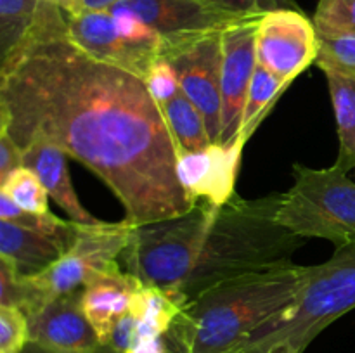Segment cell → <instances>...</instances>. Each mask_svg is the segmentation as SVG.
<instances>
[{"label":"cell","instance_id":"d6986e66","mask_svg":"<svg viewBox=\"0 0 355 353\" xmlns=\"http://www.w3.org/2000/svg\"><path fill=\"white\" fill-rule=\"evenodd\" d=\"M326 78L340 138V152L335 165L349 172L355 166V80L336 73H326Z\"/></svg>","mask_w":355,"mask_h":353},{"label":"cell","instance_id":"f1b7e54d","mask_svg":"<svg viewBox=\"0 0 355 353\" xmlns=\"http://www.w3.org/2000/svg\"><path fill=\"white\" fill-rule=\"evenodd\" d=\"M21 166H24V151L7 135V132L0 130V182Z\"/></svg>","mask_w":355,"mask_h":353},{"label":"cell","instance_id":"8992f818","mask_svg":"<svg viewBox=\"0 0 355 353\" xmlns=\"http://www.w3.org/2000/svg\"><path fill=\"white\" fill-rule=\"evenodd\" d=\"M293 176V187L281 194L277 224L305 239H328L336 248L355 242V182L345 170L297 163Z\"/></svg>","mask_w":355,"mask_h":353},{"label":"cell","instance_id":"4dcf8cb0","mask_svg":"<svg viewBox=\"0 0 355 353\" xmlns=\"http://www.w3.org/2000/svg\"><path fill=\"white\" fill-rule=\"evenodd\" d=\"M127 353H168L163 338L158 339H146V341L137 343L132 350H128Z\"/></svg>","mask_w":355,"mask_h":353},{"label":"cell","instance_id":"9c48e42d","mask_svg":"<svg viewBox=\"0 0 355 353\" xmlns=\"http://www.w3.org/2000/svg\"><path fill=\"white\" fill-rule=\"evenodd\" d=\"M222 33L200 38L166 57L182 93L203 114L211 144H218L222 134Z\"/></svg>","mask_w":355,"mask_h":353},{"label":"cell","instance_id":"30bf717a","mask_svg":"<svg viewBox=\"0 0 355 353\" xmlns=\"http://www.w3.org/2000/svg\"><path fill=\"white\" fill-rule=\"evenodd\" d=\"M262 16L245 17L222 33V134L218 144H229L241 132L248 90L259 66L257 26Z\"/></svg>","mask_w":355,"mask_h":353},{"label":"cell","instance_id":"2e32d148","mask_svg":"<svg viewBox=\"0 0 355 353\" xmlns=\"http://www.w3.org/2000/svg\"><path fill=\"white\" fill-rule=\"evenodd\" d=\"M64 151L51 144H33L24 151V166L30 168L35 175L44 183L49 197L55 201V204L64 210L69 220L82 225H99L103 220L94 217L92 213L85 210L80 203L78 196L75 192V187L69 176L68 163H66Z\"/></svg>","mask_w":355,"mask_h":353},{"label":"cell","instance_id":"7a4b0ae2","mask_svg":"<svg viewBox=\"0 0 355 353\" xmlns=\"http://www.w3.org/2000/svg\"><path fill=\"white\" fill-rule=\"evenodd\" d=\"M281 194L225 204L198 201L179 217L132 228L127 272L186 307L227 280L290 265L307 239L277 224Z\"/></svg>","mask_w":355,"mask_h":353},{"label":"cell","instance_id":"83f0119b","mask_svg":"<svg viewBox=\"0 0 355 353\" xmlns=\"http://www.w3.org/2000/svg\"><path fill=\"white\" fill-rule=\"evenodd\" d=\"M239 16H262L269 10L300 9L295 0H211Z\"/></svg>","mask_w":355,"mask_h":353},{"label":"cell","instance_id":"ac0fdd59","mask_svg":"<svg viewBox=\"0 0 355 353\" xmlns=\"http://www.w3.org/2000/svg\"><path fill=\"white\" fill-rule=\"evenodd\" d=\"M180 310L182 307L177 305L168 294L158 287L144 284L134 294L130 307V311L137 318V343L163 338Z\"/></svg>","mask_w":355,"mask_h":353},{"label":"cell","instance_id":"5bb4252c","mask_svg":"<svg viewBox=\"0 0 355 353\" xmlns=\"http://www.w3.org/2000/svg\"><path fill=\"white\" fill-rule=\"evenodd\" d=\"M68 31L58 0H0V62L45 37Z\"/></svg>","mask_w":355,"mask_h":353},{"label":"cell","instance_id":"9a60e30c","mask_svg":"<svg viewBox=\"0 0 355 353\" xmlns=\"http://www.w3.org/2000/svg\"><path fill=\"white\" fill-rule=\"evenodd\" d=\"M144 284L132 273L123 272L113 263L110 269L94 275L83 287L82 308L92 324L99 345L110 339L114 325L127 311H130L132 300Z\"/></svg>","mask_w":355,"mask_h":353},{"label":"cell","instance_id":"ffe728a7","mask_svg":"<svg viewBox=\"0 0 355 353\" xmlns=\"http://www.w3.org/2000/svg\"><path fill=\"white\" fill-rule=\"evenodd\" d=\"M162 111L179 147V156L203 151L211 144L203 114L182 92L163 104Z\"/></svg>","mask_w":355,"mask_h":353},{"label":"cell","instance_id":"d4e9b609","mask_svg":"<svg viewBox=\"0 0 355 353\" xmlns=\"http://www.w3.org/2000/svg\"><path fill=\"white\" fill-rule=\"evenodd\" d=\"M315 64L324 73L355 80V37H319Z\"/></svg>","mask_w":355,"mask_h":353},{"label":"cell","instance_id":"4fadbf2b","mask_svg":"<svg viewBox=\"0 0 355 353\" xmlns=\"http://www.w3.org/2000/svg\"><path fill=\"white\" fill-rule=\"evenodd\" d=\"M69 38L96 61L141 76L148 75L156 55L135 48L118 33L111 10L66 14Z\"/></svg>","mask_w":355,"mask_h":353},{"label":"cell","instance_id":"7402d4cb","mask_svg":"<svg viewBox=\"0 0 355 353\" xmlns=\"http://www.w3.org/2000/svg\"><path fill=\"white\" fill-rule=\"evenodd\" d=\"M288 87L281 83L269 69L263 66H257L255 75H253L252 85L248 90V99H246L245 114H243V125L239 135L250 141L259 125L262 123L263 118L270 113L274 104L281 97V93Z\"/></svg>","mask_w":355,"mask_h":353},{"label":"cell","instance_id":"5b68a950","mask_svg":"<svg viewBox=\"0 0 355 353\" xmlns=\"http://www.w3.org/2000/svg\"><path fill=\"white\" fill-rule=\"evenodd\" d=\"M134 225L123 218L118 224L82 225L71 248L37 275L6 273L0 282V305L16 307L33 317L45 305L71 291L82 289L103 270L116 263L125 251Z\"/></svg>","mask_w":355,"mask_h":353},{"label":"cell","instance_id":"8fae6325","mask_svg":"<svg viewBox=\"0 0 355 353\" xmlns=\"http://www.w3.org/2000/svg\"><path fill=\"white\" fill-rule=\"evenodd\" d=\"M246 142L239 135L229 144H210L203 151L179 156L177 176L191 199L220 206L236 196V180Z\"/></svg>","mask_w":355,"mask_h":353},{"label":"cell","instance_id":"e0dca14e","mask_svg":"<svg viewBox=\"0 0 355 353\" xmlns=\"http://www.w3.org/2000/svg\"><path fill=\"white\" fill-rule=\"evenodd\" d=\"M62 255L64 249L52 239L0 220V260L9 263L19 275H37Z\"/></svg>","mask_w":355,"mask_h":353},{"label":"cell","instance_id":"484cf974","mask_svg":"<svg viewBox=\"0 0 355 353\" xmlns=\"http://www.w3.org/2000/svg\"><path fill=\"white\" fill-rule=\"evenodd\" d=\"M30 343V322L16 307L0 305V353H21Z\"/></svg>","mask_w":355,"mask_h":353},{"label":"cell","instance_id":"ba28073f","mask_svg":"<svg viewBox=\"0 0 355 353\" xmlns=\"http://www.w3.org/2000/svg\"><path fill=\"white\" fill-rule=\"evenodd\" d=\"M318 54V30L300 9L269 10L259 19L257 61L286 87L314 64Z\"/></svg>","mask_w":355,"mask_h":353},{"label":"cell","instance_id":"f546056e","mask_svg":"<svg viewBox=\"0 0 355 353\" xmlns=\"http://www.w3.org/2000/svg\"><path fill=\"white\" fill-rule=\"evenodd\" d=\"M121 0H75L71 7L66 10V14H80V12H94V10H110Z\"/></svg>","mask_w":355,"mask_h":353},{"label":"cell","instance_id":"4316f807","mask_svg":"<svg viewBox=\"0 0 355 353\" xmlns=\"http://www.w3.org/2000/svg\"><path fill=\"white\" fill-rule=\"evenodd\" d=\"M144 82L149 93L155 97V100L159 106L166 104L168 100H172L173 97L179 96V93L182 92V90H180L179 76H177L175 68H173V64L170 62V59L166 57H158L153 62L148 75H146Z\"/></svg>","mask_w":355,"mask_h":353},{"label":"cell","instance_id":"6da1fadb","mask_svg":"<svg viewBox=\"0 0 355 353\" xmlns=\"http://www.w3.org/2000/svg\"><path fill=\"white\" fill-rule=\"evenodd\" d=\"M0 130L23 151L44 142L87 166L134 227L196 204L177 176L179 147L144 80L92 59L69 31L0 62Z\"/></svg>","mask_w":355,"mask_h":353},{"label":"cell","instance_id":"603a6c76","mask_svg":"<svg viewBox=\"0 0 355 353\" xmlns=\"http://www.w3.org/2000/svg\"><path fill=\"white\" fill-rule=\"evenodd\" d=\"M0 192H6L17 206L30 213H51L49 192L40 179L26 166L14 170L3 182H0Z\"/></svg>","mask_w":355,"mask_h":353},{"label":"cell","instance_id":"7c38bea8","mask_svg":"<svg viewBox=\"0 0 355 353\" xmlns=\"http://www.w3.org/2000/svg\"><path fill=\"white\" fill-rule=\"evenodd\" d=\"M82 289L55 298L28 318L30 341L54 353H99V338L82 308Z\"/></svg>","mask_w":355,"mask_h":353},{"label":"cell","instance_id":"44dd1931","mask_svg":"<svg viewBox=\"0 0 355 353\" xmlns=\"http://www.w3.org/2000/svg\"><path fill=\"white\" fill-rule=\"evenodd\" d=\"M0 220L30 228V230L52 239L64 249V253L75 242L80 227V224H76V221L62 220V218H58L52 213H30V211L17 206L6 192H0Z\"/></svg>","mask_w":355,"mask_h":353},{"label":"cell","instance_id":"d6a6232c","mask_svg":"<svg viewBox=\"0 0 355 353\" xmlns=\"http://www.w3.org/2000/svg\"><path fill=\"white\" fill-rule=\"evenodd\" d=\"M58 2H59V6H61L62 9H64V12H66V10H68L69 7H71L73 3H75V0H58Z\"/></svg>","mask_w":355,"mask_h":353},{"label":"cell","instance_id":"836d02e7","mask_svg":"<svg viewBox=\"0 0 355 353\" xmlns=\"http://www.w3.org/2000/svg\"><path fill=\"white\" fill-rule=\"evenodd\" d=\"M270 353H279V352H270Z\"/></svg>","mask_w":355,"mask_h":353},{"label":"cell","instance_id":"277c9868","mask_svg":"<svg viewBox=\"0 0 355 353\" xmlns=\"http://www.w3.org/2000/svg\"><path fill=\"white\" fill-rule=\"evenodd\" d=\"M355 308V242L336 248L321 265L309 266L295 303L253 332L234 353H304L329 324Z\"/></svg>","mask_w":355,"mask_h":353},{"label":"cell","instance_id":"3957f363","mask_svg":"<svg viewBox=\"0 0 355 353\" xmlns=\"http://www.w3.org/2000/svg\"><path fill=\"white\" fill-rule=\"evenodd\" d=\"M307 277L290 263L218 284L182 307L163 343L168 353H234L295 303Z\"/></svg>","mask_w":355,"mask_h":353},{"label":"cell","instance_id":"cb8c5ba5","mask_svg":"<svg viewBox=\"0 0 355 353\" xmlns=\"http://www.w3.org/2000/svg\"><path fill=\"white\" fill-rule=\"evenodd\" d=\"M312 21L319 37H355V0H319Z\"/></svg>","mask_w":355,"mask_h":353},{"label":"cell","instance_id":"52a82bcc","mask_svg":"<svg viewBox=\"0 0 355 353\" xmlns=\"http://www.w3.org/2000/svg\"><path fill=\"white\" fill-rule=\"evenodd\" d=\"M113 9L135 14L159 35V57H168L208 35L222 33L246 17L211 0H121Z\"/></svg>","mask_w":355,"mask_h":353},{"label":"cell","instance_id":"1f68e13d","mask_svg":"<svg viewBox=\"0 0 355 353\" xmlns=\"http://www.w3.org/2000/svg\"><path fill=\"white\" fill-rule=\"evenodd\" d=\"M21 353H54V352H51V350L44 348V346H40V345H37V343L30 341L26 346H24V350Z\"/></svg>","mask_w":355,"mask_h":353}]
</instances>
